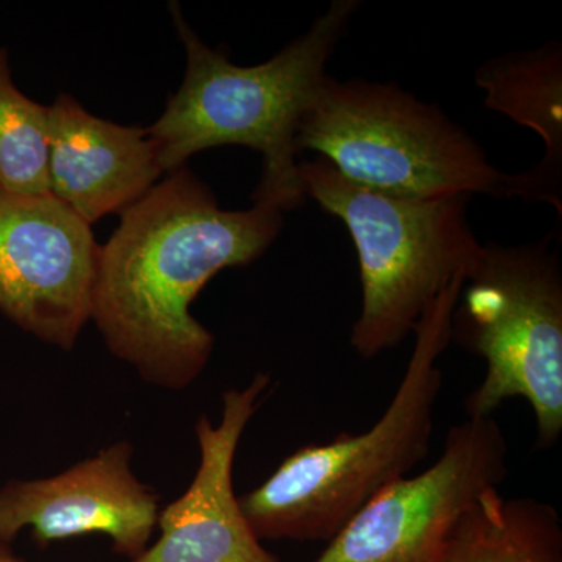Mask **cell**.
<instances>
[{"label":"cell","instance_id":"15","mask_svg":"<svg viewBox=\"0 0 562 562\" xmlns=\"http://www.w3.org/2000/svg\"><path fill=\"white\" fill-rule=\"evenodd\" d=\"M0 562H25L13 553L10 543L0 542Z\"/></svg>","mask_w":562,"mask_h":562},{"label":"cell","instance_id":"8","mask_svg":"<svg viewBox=\"0 0 562 562\" xmlns=\"http://www.w3.org/2000/svg\"><path fill=\"white\" fill-rule=\"evenodd\" d=\"M101 244L52 194L0 190V312L40 341L70 350L91 321Z\"/></svg>","mask_w":562,"mask_h":562},{"label":"cell","instance_id":"2","mask_svg":"<svg viewBox=\"0 0 562 562\" xmlns=\"http://www.w3.org/2000/svg\"><path fill=\"white\" fill-rule=\"evenodd\" d=\"M360 5L358 0H333L308 32L255 66L235 65L224 52L211 49L172 5L187 70L161 116L146 128L162 172L177 171L213 147H249L262 157L251 202L283 213L299 209L306 201L299 173V127Z\"/></svg>","mask_w":562,"mask_h":562},{"label":"cell","instance_id":"6","mask_svg":"<svg viewBox=\"0 0 562 562\" xmlns=\"http://www.w3.org/2000/svg\"><path fill=\"white\" fill-rule=\"evenodd\" d=\"M486 362L465 397L468 419L494 417L524 398L535 413L538 442L562 435V266L550 238L483 244L452 313L450 342Z\"/></svg>","mask_w":562,"mask_h":562},{"label":"cell","instance_id":"1","mask_svg":"<svg viewBox=\"0 0 562 562\" xmlns=\"http://www.w3.org/2000/svg\"><path fill=\"white\" fill-rule=\"evenodd\" d=\"M283 225L272 206L222 210L187 166L168 173L101 246L91 321L111 353L154 386H190L214 349L192 302L224 269L258 260Z\"/></svg>","mask_w":562,"mask_h":562},{"label":"cell","instance_id":"9","mask_svg":"<svg viewBox=\"0 0 562 562\" xmlns=\"http://www.w3.org/2000/svg\"><path fill=\"white\" fill-rule=\"evenodd\" d=\"M133 446L116 442L68 471L0 487V542L31 528L40 547L85 535H105L113 550L135 560L158 524V495L136 479Z\"/></svg>","mask_w":562,"mask_h":562},{"label":"cell","instance_id":"7","mask_svg":"<svg viewBox=\"0 0 562 562\" xmlns=\"http://www.w3.org/2000/svg\"><path fill=\"white\" fill-rule=\"evenodd\" d=\"M508 475V442L494 417L447 432L430 468L392 483L310 562H439L447 539L480 495Z\"/></svg>","mask_w":562,"mask_h":562},{"label":"cell","instance_id":"3","mask_svg":"<svg viewBox=\"0 0 562 562\" xmlns=\"http://www.w3.org/2000/svg\"><path fill=\"white\" fill-rule=\"evenodd\" d=\"M464 281H453L422 317L402 382L369 430L306 443L239 497L260 541H331L355 514L425 460L442 390L438 361L450 344L452 313Z\"/></svg>","mask_w":562,"mask_h":562},{"label":"cell","instance_id":"4","mask_svg":"<svg viewBox=\"0 0 562 562\" xmlns=\"http://www.w3.org/2000/svg\"><path fill=\"white\" fill-rule=\"evenodd\" d=\"M299 173L306 199L338 217L353 239L362 305L350 344L372 360L414 335L436 299L479 261L472 195L391 198L351 183L322 157L299 162Z\"/></svg>","mask_w":562,"mask_h":562},{"label":"cell","instance_id":"10","mask_svg":"<svg viewBox=\"0 0 562 562\" xmlns=\"http://www.w3.org/2000/svg\"><path fill=\"white\" fill-rule=\"evenodd\" d=\"M269 384L271 376L257 373L243 390L225 392L220 424L199 419L194 480L160 512L158 541L132 562H280L251 531L233 486L239 442Z\"/></svg>","mask_w":562,"mask_h":562},{"label":"cell","instance_id":"12","mask_svg":"<svg viewBox=\"0 0 562 562\" xmlns=\"http://www.w3.org/2000/svg\"><path fill=\"white\" fill-rule=\"evenodd\" d=\"M475 83L484 105L541 136L546 154L514 173L513 198L550 203L562 220V44L509 52L484 61Z\"/></svg>","mask_w":562,"mask_h":562},{"label":"cell","instance_id":"11","mask_svg":"<svg viewBox=\"0 0 562 562\" xmlns=\"http://www.w3.org/2000/svg\"><path fill=\"white\" fill-rule=\"evenodd\" d=\"M162 173L146 128L94 116L70 94L49 105V192L87 224L124 213Z\"/></svg>","mask_w":562,"mask_h":562},{"label":"cell","instance_id":"14","mask_svg":"<svg viewBox=\"0 0 562 562\" xmlns=\"http://www.w3.org/2000/svg\"><path fill=\"white\" fill-rule=\"evenodd\" d=\"M0 190L49 192V106L33 102L11 79L0 47Z\"/></svg>","mask_w":562,"mask_h":562},{"label":"cell","instance_id":"13","mask_svg":"<svg viewBox=\"0 0 562 562\" xmlns=\"http://www.w3.org/2000/svg\"><path fill=\"white\" fill-rule=\"evenodd\" d=\"M439 562H562L560 513L531 497L484 492L460 517Z\"/></svg>","mask_w":562,"mask_h":562},{"label":"cell","instance_id":"5","mask_svg":"<svg viewBox=\"0 0 562 562\" xmlns=\"http://www.w3.org/2000/svg\"><path fill=\"white\" fill-rule=\"evenodd\" d=\"M351 183L401 199L486 194L512 199L514 173L435 103L397 83L327 76L297 135Z\"/></svg>","mask_w":562,"mask_h":562}]
</instances>
